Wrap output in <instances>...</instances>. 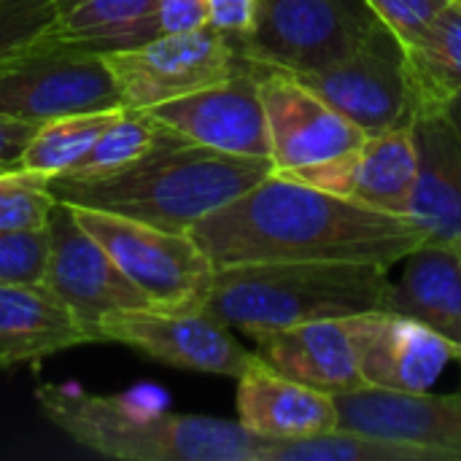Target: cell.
I'll list each match as a JSON object with an SVG mask.
<instances>
[{
	"label": "cell",
	"instance_id": "obj_2",
	"mask_svg": "<svg viewBox=\"0 0 461 461\" xmlns=\"http://www.w3.org/2000/svg\"><path fill=\"white\" fill-rule=\"evenodd\" d=\"M270 173L273 162L265 157L224 154L173 132L143 159L113 176H54L49 178V192L68 205L189 232L208 213L224 208Z\"/></svg>",
	"mask_w": 461,
	"mask_h": 461
},
{
	"label": "cell",
	"instance_id": "obj_4",
	"mask_svg": "<svg viewBox=\"0 0 461 461\" xmlns=\"http://www.w3.org/2000/svg\"><path fill=\"white\" fill-rule=\"evenodd\" d=\"M389 267L365 262H259L213 276L208 311L249 338L319 319L389 308Z\"/></svg>",
	"mask_w": 461,
	"mask_h": 461
},
{
	"label": "cell",
	"instance_id": "obj_11",
	"mask_svg": "<svg viewBox=\"0 0 461 461\" xmlns=\"http://www.w3.org/2000/svg\"><path fill=\"white\" fill-rule=\"evenodd\" d=\"M49 265L43 286L54 292L76 319L95 335L103 316L113 311L149 308L140 289L119 270L108 251L76 221L68 203L57 200L49 216Z\"/></svg>",
	"mask_w": 461,
	"mask_h": 461
},
{
	"label": "cell",
	"instance_id": "obj_1",
	"mask_svg": "<svg viewBox=\"0 0 461 461\" xmlns=\"http://www.w3.org/2000/svg\"><path fill=\"white\" fill-rule=\"evenodd\" d=\"M189 235L216 270L259 262H365L392 270L429 243L408 216L365 208L278 173L208 213Z\"/></svg>",
	"mask_w": 461,
	"mask_h": 461
},
{
	"label": "cell",
	"instance_id": "obj_16",
	"mask_svg": "<svg viewBox=\"0 0 461 461\" xmlns=\"http://www.w3.org/2000/svg\"><path fill=\"white\" fill-rule=\"evenodd\" d=\"M340 427L362 429L435 451L440 461H461V392H384L348 389L335 394Z\"/></svg>",
	"mask_w": 461,
	"mask_h": 461
},
{
	"label": "cell",
	"instance_id": "obj_3",
	"mask_svg": "<svg viewBox=\"0 0 461 461\" xmlns=\"http://www.w3.org/2000/svg\"><path fill=\"white\" fill-rule=\"evenodd\" d=\"M43 416L81 448L122 461H259L265 438L240 421L170 413L73 384L35 386Z\"/></svg>",
	"mask_w": 461,
	"mask_h": 461
},
{
	"label": "cell",
	"instance_id": "obj_9",
	"mask_svg": "<svg viewBox=\"0 0 461 461\" xmlns=\"http://www.w3.org/2000/svg\"><path fill=\"white\" fill-rule=\"evenodd\" d=\"M105 54L43 41L0 76V116L41 124L57 116L119 108Z\"/></svg>",
	"mask_w": 461,
	"mask_h": 461
},
{
	"label": "cell",
	"instance_id": "obj_22",
	"mask_svg": "<svg viewBox=\"0 0 461 461\" xmlns=\"http://www.w3.org/2000/svg\"><path fill=\"white\" fill-rule=\"evenodd\" d=\"M159 32V0H59L46 41L111 54Z\"/></svg>",
	"mask_w": 461,
	"mask_h": 461
},
{
	"label": "cell",
	"instance_id": "obj_30",
	"mask_svg": "<svg viewBox=\"0 0 461 461\" xmlns=\"http://www.w3.org/2000/svg\"><path fill=\"white\" fill-rule=\"evenodd\" d=\"M375 19L405 46L416 41L451 0H365Z\"/></svg>",
	"mask_w": 461,
	"mask_h": 461
},
{
	"label": "cell",
	"instance_id": "obj_20",
	"mask_svg": "<svg viewBox=\"0 0 461 461\" xmlns=\"http://www.w3.org/2000/svg\"><path fill=\"white\" fill-rule=\"evenodd\" d=\"M97 343L76 313L43 284L0 286V367L41 362Z\"/></svg>",
	"mask_w": 461,
	"mask_h": 461
},
{
	"label": "cell",
	"instance_id": "obj_12",
	"mask_svg": "<svg viewBox=\"0 0 461 461\" xmlns=\"http://www.w3.org/2000/svg\"><path fill=\"white\" fill-rule=\"evenodd\" d=\"M254 70L265 105L273 173L321 165L362 140L365 132L297 76L262 65H254Z\"/></svg>",
	"mask_w": 461,
	"mask_h": 461
},
{
	"label": "cell",
	"instance_id": "obj_17",
	"mask_svg": "<svg viewBox=\"0 0 461 461\" xmlns=\"http://www.w3.org/2000/svg\"><path fill=\"white\" fill-rule=\"evenodd\" d=\"M238 421L265 440H300L340 424L335 394L281 375L259 359L238 378Z\"/></svg>",
	"mask_w": 461,
	"mask_h": 461
},
{
	"label": "cell",
	"instance_id": "obj_31",
	"mask_svg": "<svg viewBox=\"0 0 461 461\" xmlns=\"http://www.w3.org/2000/svg\"><path fill=\"white\" fill-rule=\"evenodd\" d=\"M257 19V0H208V27L230 41L243 38Z\"/></svg>",
	"mask_w": 461,
	"mask_h": 461
},
{
	"label": "cell",
	"instance_id": "obj_21",
	"mask_svg": "<svg viewBox=\"0 0 461 461\" xmlns=\"http://www.w3.org/2000/svg\"><path fill=\"white\" fill-rule=\"evenodd\" d=\"M400 265L405 267L392 284L389 308L446 338L461 362V249L429 240Z\"/></svg>",
	"mask_w": 461,
	"mask_h": 461
},
{
	"label": "cell",
	"instance_id": "obj_5",
	"mask_svg": "<svg viewBox=\"0 0 461 461\" xmlns=\"http://www.w3.org/2000/svg\"><path fill=\"white\" fill-rule=\"evenodd\" d=\"M70 211L151 308L200 311L208 305L216 267L189 232H173L81 205H70Z\"/></svg>",
	"mask_w": 461,
	"mask_h": 461
},
{
	"label": "cell",
	"instance_id": "obj_23",
	"mask_svg": "<svg viewBox=\"0 0 461 461\" xmlns=\"http://www.w3.org/2000/svg\"><path fill=\"white\" fill-rule=\"evenodd\" d=\"M413 122L440 116L461 95V0H451L429 27L402 46Z\"/></svg>",
	"mask_w": 461,
	"mask_h": 461
},
{
	"label": "cell",
	"instance_id": "obj_27",
	"mask_svg": "<svg viewBox=\"0 0 461 461\" xmlns=\"http://www.w3.org/2000/svg\"><path fill=\"white\" fill-rule=\"evenodd\" d=\"M57 3L59 0H0V76L46 41Z\"/></svg>",
	"mask_w": 461,
	"mask_h": 461
},
{
	"label": "cell",
	"instance_id": "obj_28",
	"mask_svg": "<svg viewBox=\"0 0 461 461\" xmlns=\"http://www.w3.org/2000/svg\"><path fill=\"white\" fill-rule=\"evenodd\" d=\"M54 203L49 178L22 167L0 173V230H41Z\"/></svg>",
	"mask_w": 461,
	"mask_h": 461
},
{
	"label": "cell",
	"instance_id": "obj_18",
	"mask_svg": "<svg viewBox=\"0 0 461 461\" xmlns=\"http://www.w3.org/2000/svg\"><path fill=\"white\" fill-rule=\"evenodd\" d=\"M251 340L257 343L259 359L286 378L330 394L365 386L346 319H319L257 332Z\"/></svg>",
	"mask_w": 461,
	"mask_h": 461
},
{
	"label": "cell",
	"instance_id": "obj_14",
	"mask_svg": "<svg viewBox=\"0 0 461 461\" xmlns=\"http://www.w3.org/2000/svg\"><path fill=\"white\" fill-rule=\"evenodd\" d=\"M348 332L362 384L384 392H429L456 348L427 324L392 308L348 316Z\"/></svg>",
	"mask_w": 461,
	"mask_h": 461
},
{
	"label": "cell",
	"instance_id": "obj_6",
	"mask_svg": "<svg viewBox=\"0 0 461 461\" xmlns=\"http://www.w3.org/2000/svg\"><path fill=\"white\" fill-rule=\"evenodd\" d=\"M381 22L365 0H257L238 57L292 76L313 73L362 46Z\"/></svg>",
	"mask_w": 461,
	"mask_h": 461
},
{
	"label": "cell",
	"instance_id": "obj_19",
	"mask_svg": "<svg viewBox=\"0 0 461 461\" xmlns=\"http://www.w3.org/2000/svg\"><path fill=\"white\" fill-rule=\"evenodd\" d=\"M419 170L405 208L432 243L461 249V143L446 116L413 122Z\"/></svg>",
	"mask_w": 461,
	"mask_h": 461
},
{
	"label": "cell",
	"instance_id": "obj_33",
	"mask_svg": "<svg viewBox=\"0 0 461 461\" xmlns=\"http://www.w3.org/2000/svg\"><path fill=\"white\" fill-rule=\"evenodd\" d=\"M38 124L22 122V119H8L0 116V173L19 167L22 151L27 146V140L32 138Z\"/></svg>",
	"mask_w": 461,
	"mask_h": 461
},
{
	"label": "cell",
	"instance_id": "obj_34",
	"mask_svg": "<svg viewBox=\"0 0 461 461\" xmlns=\"http://www.w3.org/2000/svg\"><path fill=\"white\" fill-rule=\"evenodd\" d=\"M443 116H446V122L451 124V130L456 132V138H459L461 143V95H456V97L448 103V108L443 111Z\"/></svg>",
	"mask_w": 461,
	"mask_h": 461
},
{
	"label": "cell",
	"instance_id": "obj_25",
	"mask_svg": "<svg viewBox=\"0 0 461 461\" xmlns=\"http://www.w3.org/2000/svg\"><path fill=\"white\" fill-rule=\"evenodd\" d=\"M170 135H173V130L165 127L149 111L122 105L119 113L111 119V124L97 135L92 149L78 159V165L62 176H76V178L113 176V173L135 165L138 159H143L149 151H154Z\"/></svg>",
	"mask_w": 461,
	"mask_h": 461
},
{
	"label": "cell",
	"instance_id": "obj_32",
	"mask_svg": "<svg viewBox=\"0 0 461 461\" xmlns=\"http://www.w3.org/2000/svg\"><path fill=\"white\" fill-rule=\"evenodd\" d=\"M208 27V0H159V30L189 32Z\"/></svg>",
	"mask_w": 461,
	"mask_h": 461
},
{
	"label": "cell",
	"instance_id": "obj_7",
	"mask_svg": "<svg viewBox=\"0 0 461 461\" xmlns=\"http://www.w3.org/2000/svg\"><path fill=\"white\" fill-rule=\"evenodd\" d=\"M122 105L151 111L224 81L240 68L235 43L213 27L159 32L151 41L105 54Z\"/></svg>",
	"mask_w": 461,
	"mask_h": 461
},
{
	"label": "cell",
	"instance_id": "obj_29",
	"mask_svg": "<svg viewBox=\"0 0 461 461\" xmlns=\"http://www.w3.org/2000/svg\"><path fill=\"white\" fill-rule=\"evenodd\" d=\"M49 243V224L41 230H0V286L43 284Z\"/></svg>",
	"mask_w": 461,
	"mask_h": 461
},
{
	"label": "cell",
	"instance_id": "obj_24",
	"mask_svg": "<svg viewBox=\"0 0 461 461\" xmlns=\"http://www.w3.org/2000/svg\"><path fill=\"white\" fill-rule=\"evenodd\" d=\"M259 461H440L429 448L335 427L300 440H267Z\"/></svg>",
	"mask_w": 461,
	"mask_h": 461
},
{
	"label": "cell",
	"instance_id": "obj_8",
	"mask_svg": "<svg viewBox=\"0 0 461 461\" xmlns=\"http://www.w3.org/2000/svg\"><path fill=\"white\" fill-rule=\"evenodd\" d=\"M97 335L100 343L130 346L154 362L235 381L257 362V351L238 343L230 327L208 308L165 311L149 305L113 311L100 319Z\"/></svg>",
	"mask_w": 461,
	"mask_h": 461
},
{
	"label": "cell",
	"instance_id": "obj_10",
	"mask_svg": "<svg viewBox=\"0 0 461 461\" xmlns=\"http://www.w3.org/2000/svg\"><path fill=\"white\" fill-rule=\"evenodd\" d=\"M297 78L362 132L413 124L402 43L384 24L351 54Z\"/></svg>",
	"mask_w": 461,
	"mask_h": 461
},
{
	"label": "cell",
	"instance_id": "obj_15",
	"mask_svg": "<svg viewBox=\"0 0 461 461\" xmlns=\"http://www.w3.org/2000/svg\"><path fill=\"white\" fill-rule=\"evenodd\" d=\"M149 113L192 143L224 154L270 159L259 78L254 65L246 59H240V68L224 81L192 92L181 100L162 103Z\"/></svg>",
	"mask_w": 461,
	"mask_h": 461
},
{
	"label": "cell",
	"instance_id": "obj_13",
	"mask_svg": "<svg viewBox=\"0 0 461 461\" xmlns=\"http://www.w3.org/2000/svg\"><path fill=\"white\" fill-rule=\"evenodd\" d=\"M419 170L413 124L365 132L348 151L303 170L278 173L365 208L405 216Z\"/></svg>",
	"mask_w": 461,
	"mask_h": 461
},
{
	"label": "cell",
	"instance_id": "obj_26",
	"mask_svg": "<svg viewBox=\"0 0 461 461\" xmlns=\"http://www.w3.org/2000/svg\"><path fill=\"white\" fill-rule=\"evenodd\" d=\"M119 108L70 113V116H57V119L41 122L22 151L19 167L38 173L43 178H54V176L73 170L78 165V159L92 149L97 135L119 113Z\"/></svg>",
	"mask_w": 461,
	"mask_h": 461
}]
</instances>
